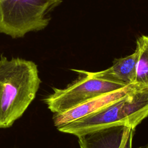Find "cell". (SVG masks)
<instances>
[{"label":"cell","mask_w":148,"mask_h":148,"mask_svg":"<svg viewBox=\"0 0 148 148\" xmlns=\"http://www.w3.org/2000/svg\"><path fill=\"white\" fill-rule=\"evenodd\" d=\"M138 60V51L125 57L115 59L113 65L109 68L98 72H88L84 70H71L78 73H86L93 77L124 86L135 84L136 78V66Z\"/></svg>","instance_id":"obj_7"},{"label":"cell","mask_w":148,"mask_h":148,"mask_svg":"<svg viewBox=\"0 0 148 148\" xmlns=\"http://www.w3.org/2000/svg\"><path fill=\"white\" fill-rule=\"evenodd\" d=\"M62 0H0V33L12 38L45 28Z\"/></svg>","instance_id":"obj_3"},{"label":"cell","mask_w":148,"mask_h":148,"mask_svg":"<svg viewBox=\"0 0 148 148\" xmlns=\"http://www.w3.org/2000/svg\"><path fill=\"white\" fill-rule=\"evenodd\" d=\"M41 81L36 64L20 58H0V128L20 118L35 98Z\"/></svg>","instance_id":"obj_1"},{"label":"cell","mask_w":148,"mask_h":148,"mask_svg":"<svg viewBox=\"0 0 148 148\" xmlns=\"http://www.w3.org/2000/svg\"><path fill=\"white\" fill-rule=\"evenodd\" d=\"M135 129L115 125L78 136L80 148H132Z\"/></svg>","instance_id":"obj_5"},{"label":"cell","mask_w":148,"mask_h":148,"mask_svg":"<svg viewBox=\"0 0 148 148\" xmlns=\"http://www.w3.org/2000/svg\"><path fill=\"white\" fill-rule=\"evenodd\" d=\"M148 116V86L135 84L124 97L89 115L63 125L57 129L76 136L115 125L135 130Z\"/></svg>","instance_id":"obj_2"},{"label":"cell","mask_w":148,"mask_h":148,"mask_svg":"<svg viewBox=\"0 0 148 148\" xmlns=\"http://www.w3.org/2000/svg\"><path fill=\"white\" fill-rule=\"evenodd\" d=\"M134 86L135 84L125 86L121 89L92 98L63 113H54L53 116L54 125L57 128L94 113L125 97Z\"/></svg>","instance_id":"obj_6"},{"label":"cell","mask_w":148,"mask_h":148,"mask_svg":"<svg viewBox=\"0 0 148 148\" xmlns=\"http://www.w3.org/2000/svg\"><path fill=\"white\" fill-rule=\"evenodd\" d=\"M138 60L135 84L148 86V36L142 35L136 40Z\"/></svg>","instance_id":"obj_8"},{"label":"cell","mask_w":148,"mask_h":148,"mask_svg":"<svg viewBox=\"0 0 148 148\" xmlns=\"http://www.w3.org/2000/svg\"><path fill=\"white\" fill-rule=\"evenodd\" d=\"M1 8H0V19H1Z\"/></svg>","instance_id":"obj_10"},{"label":"cell","mask_w":148,"mask_h":148,"mask_svg":"<svg viewBox=\"0 0 148 148\" xmlns=\"http://www.w3.org/2000/svg\"><path fill=\"white\" fill-rule=\"evenodd\" d=\"M138 148H148V142H147V143L145 145L142 146H140Z\"/></svg>","instance_id":"obj_9"},{"label":"cell","mask_w":148,"mask_h":148,"mask_svg":"<svg viewBox=\"0 0 148 148\" xmlns=\"http://www.w3.org/2000/svg\"><path fill=\"white\" fill-rule=\"evenodd\" d=\"M82 75L84 77L64 88H53V92L43 99L51 112L63 113L92 98L125 87L86 73Z\"/></svg>","instance_id":"obj_4"}]
</instances>
